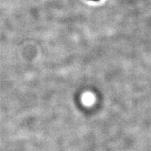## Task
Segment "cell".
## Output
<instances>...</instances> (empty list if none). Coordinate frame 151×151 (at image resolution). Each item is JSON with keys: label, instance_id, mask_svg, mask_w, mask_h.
<instances>
[{"label": "cell", "instance_id": "obj_1", "mask_svg": "<svg viewBox=\"0 0 151 151\" xmlns=\"http://www.w3.org/2000/svg\"><path fill=\"white\" fill-rule=\"evenodd\" d=\"M91 1H94V2H97V1H99V0H91Z\"/></svg>", "mask_w": 151, "mask_h": 151}]
</instances>
